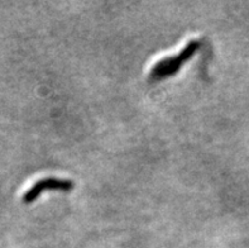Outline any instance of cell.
I'll return each instance as SVG.
<instances>
[{"label": "cell", "mask_w": 249, "mask_h": 248, "mask_svg": "<svg viewBox=\"0 0 249 248\" xmlns=\"http://www.w3.org/2000/svg\"><path fill=\"white\" fill-rule=\"evenodd\" d=\"M200 46H201L200 39H191V41L187 42L186 46L178 54L174 55V56L164 57L162 60L157 61L149 71L148 79L151 81H161L166 77L176 75L182 69L183 65L195 56Z\"/></svg>", "instance_id": "6da1fadb"}, {"label": "cell", "mask_w": 249, "mask_h": 248, "mask_svg": "<svg viewBox=\"0 0 249 248\" xmlns=\"http://www.w3.org/2000/svg\"><path fill=\"white\" fill-rule=\"evenodd\" d=\"M75 188V182L69 179H60V177H44V179L36 181L31 188L23 195V203L31 204L37 198H39L42 192L46 190H57V191H71Z\"/></svg>", "instance_id": "7a4b0ae2"}]
</instances>
